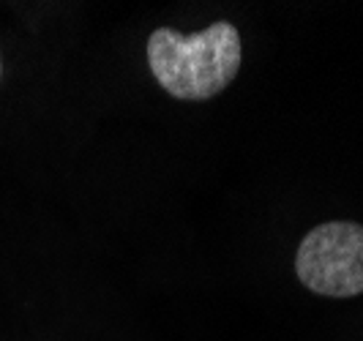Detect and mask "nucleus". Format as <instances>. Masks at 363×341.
Here are the masks:
<instances>
[{
	"instance_id": "obj_1",
	"label": "nucleus",
	"mask_w": 363,
	"mask_h": 341,
	"mask_svg": "<svg viewBox=\"0 0 363 341\" xmlns=\"http://www.w3.org/2000/svg\"><path fill=\"white\" fill-rule=\"evenodd\" d=\"M147 66L153 79L178 101H208L233 85L243 47L233 22H213L197 33L159 28L147 38Z\"/></svg>"
},
{
	"instance_id": "obj_2",
	"label": "nucleus",
	"mask_w": 363,
	"mask_h": 341,
	"mask_svg": "<svg viewBox=\"0 0 363 341\" xmlns=\"http://www.w3.org/2000/svg\"><path fill=\"white\" fill-rule=\"evenodd\" d=\"M303 287L323 298L363 295V224L325 221L311 227L295 252Z\"/></svg>"
},
{
	"instance_id": "obj_3",
	"label": "nucleus",
	"mask_w": 363,
	"mask_h": 341,
	"mask_svg": "<svg viewBox=\"0 0 363 341\" xmlns=\"http://www.w3.org/2000/svg\"><path fill=\"white\" fill-rule=\"evenodd\" d=\"M0 79H3V57H0Z\"/></svg>"
}]
</instances>
